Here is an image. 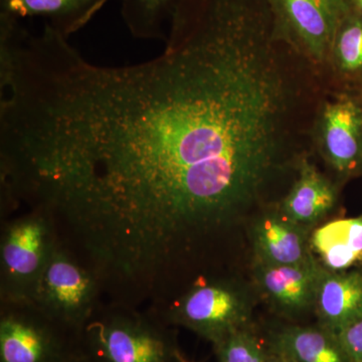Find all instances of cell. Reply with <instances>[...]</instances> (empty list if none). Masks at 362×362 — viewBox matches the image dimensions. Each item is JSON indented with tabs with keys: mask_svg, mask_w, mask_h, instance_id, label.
I'll return each mask as SVG.
<instances>
[{
	"mask_svg": "<svg viewBox=\"0 0 362 362\" xmlns=\"http://www.w3.org/2000/svg\"><path fill=\"white\" fill-rule=\"evenodd\" d=\"M288 361H289V362H295V361H290V359H288Z\"/></svg>",
	"mask_w": 362,
	"mask_h": 362,
	"instance_id": "603a6c76",
	"label": "cell"
},
{
	"mask_svg": "<svg viewBox=\"0 0 362 362\" xmlns=\"http://www.w3.org/2000/svg\"><path fill=\"white\" fill-rule=\"evenodd\" d=\"M330 54L343 75L362 77V18L354 11H350L342 21Z\"/></svg>",
	"mask_w": 362,
	"mask_h": 362,
	"instance_id": "2e32d148",
	"label": "cell"
},
{
	"mask_svg": "<svg viewBox=\"0 0 362 362\" xmlns=\"http://www.w3.org/2000/svg\"><path fill=\"white\" fill-rule=\"evenodd\" d=\"M276 28L315 62L332 49L342 21L351 11L347 0H267Z\"/></svg>",
	"mask_w": 362,
	"mask_h": 362,
	"instance_id": "8992f818",
	"label": "cell"
},
{
	"mask_svg": "<svg viewBox=\"0 0 362 362\" xmlns=\"http://www.w3.org/2000/svg\"><path fill=\"white\" fill-rule=\"evenodd\" d=\"M152 310L169 325L182 326L216 345L247 328L252 305L237 281L202 274L168 303Z\"/></svg>",
	"mask_w": 362,
	"mask_h": 362,
	"instance_id": "7a4b0ae2",
	"label": "cell"
},
{
	"mask_svg": "<svg viewBox=\"0 0 362 362\" xmlns=\"http://www.w3.org/2000/svg\"><path fill=\"white\" fill-rule=\"evenodd\" d=\"M337 202L335 185L305 159L300 164L296 181L278 209L289 220L310 228L332 211Z\"/></svg>",
	"mask_w": 362,
	"mask_h": 362,
	"instance_id": "7c38bea8",
	"label": "cell"
},
{
	"mask_svg": "<svg viewBox=\"0 0 362 362\" xmlns=\"http://www.w3.org/2000/svg\"><path fill=\"white\" fill-rule=\"evenodd\" d=\"M59 240L56 221L40 207L4 221L0 238V303L30 302Z\"/></svg>",
	"mask_w": 362,
	"mask_h": 362,
	"instance_id": "3957f363",
	"label": "cell"
},
{
	"mask_svg": "<svg viewBox=\"0 0 362 362\" xmlns=\"http://www.w3.org/2000/svg\"><path fill=\"white\" fill-rule=\"evenodd\" d=\"M337 337L349 362H362V316L343 327Z\"/></svg>",
	"mask_w": 362,
	"mask_h": 362,
	"instance_id": "ac0fdd59",
	"label": "cell"
},
{
	"mask_svg": "<svg viewBox=\"0 0 362 362\" xmlns=\"http://www.w3.org/2000/svg\"><path fill=\"white\" fill-rule=\"evenodd\" d=\"M309 233L310 228L289 220L279 209L262 214L252 226L256 263L295 265L315 258Z\"/></svg>",
	"mask_w": 362,
	"mask_h": 362,
	"instance_id": "9c48e42d",
	"label": "cell"
},
{
	"mask_svg": "<svg viewBox=\"0 0 362 362\" xmlns=\"http://www.w3.org/2000/svg\"><path fill=\"white\" fill-rule=\"evenodd\" d=\"M180 362H192V361H187V359L183 358V357L181 356L180 359Z\"/></svg>",
	"mask_w": 362,
	"mask_h": 362,
	"instance_id": "7402d4cb",
	"label": "cell"
},
{
	"mask_svg": "<svg viewBox=\"0 0 362 362\" xmlns=\"http://www.w3.org/2000/svg\"><path fill=\"white\" fill-rule=\"evenodd\" d=\"M311 250L326 270L347 271L362 262V216L329 221L311 235Z\"/></svg>",
	"mask_w": 362,
	"mask_h": 362,
	"instance_id": "4fadbf2b",
	"label": "cell"
},
{
	"mask_svg": "<svg viewBox=\"0 0 362 362\" xmlns=\"http://www.w3.org/2000/svg\"><path fill=\"white\" fill-rule=\"evenodd\" d=\"M266 362H289L287 358H285L284 356H280V354H277V356H269L268 359H267Z\"/></svg>",
	"mask_w": 362,
	"mask_h": 362,
	"instance_id": "44dd1931",
	"label": "cell"
},
{
	"mask_svg": "<svg viewBox=\"0 0 362 362\" xmlns=\"http://www.w3.org/2000/svg\"><path fill=\"white\" fill-rule=\"evenodd\" d=\"M121 16L136 39H168L166 21H170L180 0H120Z\"/></svg>",
	"mask_w": 362,
	"mask_h": 362,
	"instance_id": "9a60e30c",
	"label": "cell"
},
{
	"mask_svg": "<svg viewBox=\"0 0 362 362\" xmlns=\"http://www.w3.org/2000/svg\"><path fill=\"white\" fill-rule=\"evenodd\" d=\"M104 300L97 274L59 240L30 302L49 318L78 333Z\"/></svg>",
	"mask_w": 362,
	"mask_h": 362,
	"instance_id": "277c9868",
	"label": "cell"
},
{
	"mask_svg": "<svg viewBox=\"0 0 362 362\" xmlns=\"http://www.w3.org/2000/svg\"><path fill=\"white\" fill-rule=\"evenodd\" d=\"M276 352L295 362H349L337 335L319 327L291 326L274 339Z\"/></svg>",
	"mask_w": 362,
	"mask_h": 362,
	"instance_id": "5bb4252c",
	"label": "cell"
},
{
	"mask_svg": "<svg viewBox=\"0 0 362 362\" xmlns=\"http://www.w3.org/2000/svg\"><path fill=\"white\" fill-rule=\"evenodd\" d=\"M109 0H0V18L21 21L45 18L47 25L69 39L84 28Z\"/></svg>",
	"mask_w": 362,
	"mask_h": 362,
	"instance_id": "8fae6325",
	"label": "cell"
},
{
	"mask_svg": "<svg viewBox=\"0 0 362 362\" xmlns=\"http://www.w3.org/2000/svg\"><path fill=\"white\" fill-rule=\"evenodd\" d=\"M64 362H89L87 361V359L85 358L84 356H82V354H80V351L76 352V354H74L73 356L69 357L68 359H66Z\"/></svg>",
	"mask_w": 362,
	"mask_h": 362,
	"instance_id": "ffe728a7",
	"label": "cell"
},
{
	"mask_svg": "<svg viewBox=\"0 0 362 362\" xmlns=\"http://www.w3.org/2000/svg\"><path fill=\"white\" fill-rule=\"evenodd\" d=\"M78 334L32 302L0 303V362H64L78 351Z\"/></svg>",
	"mask_w": 362,
	"mask_h": 362,
	"instance_id": "5b68a950",
	"label": "cell"
},
{
	"mask_svg": "<svg viewBox=\"0 0 362 362\" xmlns=\"http://www.w3.org/2000/svg\"><path fill=\"white\" fill-rule=\"evenodd\" d=\"M173 326L152 309L104 300L78 331L89 362H180Z\"/></svg>",
	"mask_w": 362,
	"mask_h": 362,
	"instance_id": "6da1fadb",
	"label": "cell"
},
{
	"mask_svg": "<svg viewBox=\"0 0 362 362\" xmlns=\"http://www.w3.org/2000/svg\"><path fill=\"white\" fill-rule=\"evenodd\" d=\"M218 362H266L265 349L247 328L233 333L214 345Z\"/></svg>",
	"mask_w": 362,
	"mask_h": 362,
	"instance_id": "e0dca14e",
	"label": "cell"
},
{
	"mask_svg": "<svg viewBox=\"0 0 362 362\" xmlns=\"http://www.w3.org/2000/svg\"><path fill=\"white\" fill-rule=\"evenodd\" d=\"M318 141L324 159L342 176L362 173V107L347 96L326 102L318 119Z\"/></svg>",
	"mask_w": 362,
	"mask_h": 362,
	"instance_id": "52a82bcc",
	"label": "cell"
},
{
	"mask_svg": "<svg viewBox=\"0 0 362 362\" xmlns=\"http://www.w3.org/2000/svg\"><path fill=\"white\" fill-rule=\"evenodd\" d=\"M324 268L316 258L295 265L255 263V280L273 306L297 314L314 306Z\"/></svg>",
	"mask_w": 362,
	"mask_h": 362,
	"instance_id": "ba28073f",
	"label": "cell"
},
{
	"mask_svg": "<svg viewBox=\"0 0 362 362\" xmlns=\"http://www.w3.org/2000/svg\"><path fill=\"white\" fill-rule=\"evenodd\" d=\"M314 307L320 326L337 335L343 327L362 316V274L324 269Z\"/></svg>",
	"mask_w": 362,
	"mask_h": 362,
	"instance_id": "30bf717a",
	"label": "cell"
},
{
	"mask_svg": "<svg viewBox=\"0 0 362 362\" xmlns=\"http://www.w3.org/2000/svg\"><path fill=\"white\" fill-rule=\"evenodd\" d=\"M352 11L362 18V0H347Z\"/></svg>",
	"mask_w": 362,
	"mask_h": 362,
	"instance_id": "d6986e66",
	"label": "cell"
}]
</instances>
